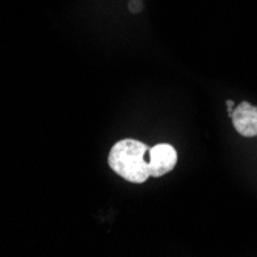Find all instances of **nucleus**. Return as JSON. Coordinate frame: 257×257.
<instances>
[{
	"label": "nucleus",
	"instance_id": "nucleus-1",
	"mask_svg": "<svg viewBox=\"0 0 257 257\" xmlns=\"http://www.w3.org/2000/svg\"><path fill=\"white\" fill-rule=\"evenodd\" d=\"M150 148L147 144L134 139H123L115 144L108 154L109 168L131 183H145L150 174Z\"/></svg>",
	"mask_w": 257,
	"mask_h": 257
},
{
	"label": "nucleus",
	"instance_id": "nucleus-2",
	"mask_svg": "<svg viewBox=\"0 0 257 257\" xmlns=\"http://www.w3.org/2000/svg\"><path fill=\"white\" fill-rule=\"evenodd\" d=\"M177 163V151L170 144H157L150 148L148 165L151 177H162L174 170Z\"/></svg>",
	"mask_w": 257,
	"mask_h": 257
},
{
	"label": "nucleus",
	"instance_id": "nucleus-3",
	"mask_svg": "<svg viewBox=\"0 0 257 257\" xmlns=\"http://www.w3.org/2000/svg\"><path fill=\"white\" fill-rule=\"evenodd\" d=\"M231 120L240 136L243 137L257 136V106L248 102H242L232 111Z\"/></svg>",
	"mask_w": 257,
	"mask_h": 257
},
{
	"label": "nucleus",
	"instance_id": "nucleus-4",
	"mask_svg": "<svg viewBox=\"0 0 257 257\" xmlns=\"http://www.w3.org/2000/svg\"><path fill=\"white\" fill-rule=\"evenodd\" d=\"M128 7H130V11H131V13L137 14V13L142 11V8H144V4H142V0H130Z\"/></svg>",
	"mask_w": 257,
	"mask_h": 257
},
{
	"label": "nucleus",
	"instance_id": "nucleus-5",
	"mask_svg": "<svg viewBox=\"0 0 257 257\" xmlns=\"http://www.w3.org/2000/svg\"><path fill=\"white\" fill-rule=\"evenodd\" d=\"M226 109H228V114H229V117H231L232 111H234V102H232V100H226Z\"/></svg>",
	"mask_w": 257,
	"mask_h": 257
}]
</instances>
